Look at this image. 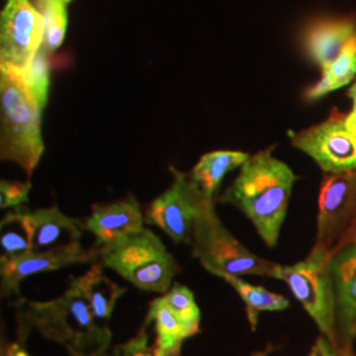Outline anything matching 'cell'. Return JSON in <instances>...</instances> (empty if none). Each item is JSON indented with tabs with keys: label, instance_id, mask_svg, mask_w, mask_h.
Instances as JSON below:
<instances>
[{
	"label": "cell",
	"instance_id": "cell-1",
	"mask_svg": "<svg viewBox=\"0 0 356 356\" xmlns=\"http://www.w3.org/2000/svg\"><path fill=\"white\" fill-rule=\"evenodd\" d=\"M17 334L22 342L31 331L64 347L69 356H99L113 341V331L95 317L81 289L70 281L61 296L48 301L16 302Z\"/></svg>",
	"mask_w": 356,
	"mask_h": 356
},
{
	"label": "cell",
	"instance_id": "cell-2",
	"mask_svg": "<svg viewBox=\"0 0 356 356\" xmlns=\"http://www.w3.org/2000/svg\"><path fill=\"white\" fill-rule=\"evenodd\" d=\"M272 148L254 153L239 168L238 177L216 198L247 216L268 247H276L294 182L292 168L276 159Z\"/></svg>",
	"mask_w": 356,
	"mask_h": 356
},
{
	"label": "cell",
	"instance_id": "cell-3",
	"mask_svg": "<svg viewBox=\"0 0 356 356\" xmlns=\"http://www.w3.org/2000/svg\"><path fill=\"white\" fill-rule=\"evenodd\" d=\"M42 108L20 76L0 66V159L20 166L31 177L45 149Z\"/></svg>",
	"mask_w": 356,
	"mask_h": 356
},
{
	"label": "cell",
	"instance_id": "cell-4",
	"mask_svg": "<svg viewBox=\"0 0 356 356\" xmlns=\"http://www.w3.org/2000/svg\"><path fill=\"white\" fill-rule=\"evenodd\" d=\"M216 200L206 198L195 218L191 234V254L211 275L272 277L277 264L243 245L216 214Z\"/></svg>",
	"mask_w": 356,
	"mask_h": 356
},
{
	"label": "cell",
	"instance_id": "cell-5",
	"mask_svg": "<svg viewBox=\"0 0 356 356\" xmlns=\"http://www.w3.org/2000/svg\"><path fill=\"white\" fill-rule=\"evenodd\" d=\"M99 263L143 292L165 294L179 272L175 256L151 229L126 235L98 247Z\"/></svg>",
	"mask_w": 356,
	"mask_h": 356
},
{
	"label": "cell",
	"instance_id": "cell-6",
	"mask_svg": "<svg viewBox=\"0 0 356 356\" xmlns=\"http://www.w3.org/2000/svg\"><path fill=\"white\" fill-rule=\"evenodd\" d=\"M332 252L314 244L307 257L292 264H277L273 279L284 281L319 330L337 347L335 296L330 272Z\"/></svg>",
	"mask_w": 356,
	"mask_h": 356
},
{
	"label": "cell",
	"instance_id": "cell-7",
	"mask_svg": "<svg viewBox=\"0 0 356 356\" xmlns=\"http://www.w3.org/2000/svg\"><path fill=\"white\" fill-rule=\"evenodd\" d=\"M45 35L44 17L29 0H7L0 15V66L24 72L38 51Z\"/></svg>",
	"mask_w": 356,
	"mask_h": 356
},
{
	"label": "cell",
	"instance_id": "cell-8",
	"mask_svg": "<svg viewBox=\"0 0 356 356\" xmlns=\"http://www.w3.org/2000/svg\"><path fill=\"white\" fill-rule=\"evenodd\" d=\"M169 170L172 184L149 204L145 223L163 229L175 243L191 244L195 218L207 197L188 173L175 166Z\"/></svg>",
	"mask_w": 356,
	"mask_h": 356
},
{
	"label": "cell",
	"instance_id": "cell-9",
	"mask_svg": "<svg viewBox=\"0 0 356 356\" xmlns=\"http://www.w3.org/2000/svg\"><path fill=\"white\" fill-rule=\"evenodd\" d=\"M289 138L293 147L312 157L325 173L356 172V138L338 110L316 126L289 131Z\"/></svg>",
	"mask_w": 356,
	"mask_h": 356
},
{
	"label": "cell",
	"instance_id": "cell-10",
	"mask_svg": "<svg viewBox=\"0 0 356 356\" xmlns=\"http://www.w3.org/2000/svg\"><path fill=\"white\" fill-rule=\"evenodd\" d=\"M97 261H99L98 250H88L82 247L81 242L49 250H29L15 256H1V297L20 296V284L33 275L53 272L76 264H94Z\"/></svg>",
	"mask_w": 356,
	"mask_h": 356
},
{
	"label": "cell",
	"instance_id": "cell-11",
	"mask_svg": "<svg viewBox=\"0 0 356 356\" xmlns=\"http://www.w3.org/2000/svg\"><path fill=\"white\" fill-rule=\"evenodd\" d=\"M356 218V172L327 175L319 193L316 244L335 252Z\"/></svg>",
	"mask_w": 356,
	"mask_h": 356
},
{
	"label": "cell",
	"instance_id": "cell-12",
	"mask_svg": "<svg viewBox=\"0 0 356 356\" xmlns=\"http://www.w3.org/2000/svg\"><path fill=\"white\" fill-rule=\"evenodd\" d=\"M335 296L337 348L341 356L353 355L356 339V244L337 250L330 259Z\"/></svg>",
	"mask_w": 356,
	"mask_h": 356
},
{
	"label": "cell",
	"instance_id": "cell-13",
	"mask_svg": "<svg viewBox=\"0 0 356 356\" xmlns=\"http://www.w3.org/2000/svg\"><path fill=\"white\" fill-rule=\"evenodd\" d=\"M83 220L85 229L94 235L95 244L102 247L144 229L145 216L135 195H128L110 204H94Z\"/></svg>",
	"mask_w": 356,
	"mask_h": 356
},
{
	"label": "cell",
	"instance_id": "cell-14",
	"mask_svg": "<svg viewBox=\"0 0 356 356\" xmlns=\"http://www.w3.org/2000/svg\"><path fill=\"white\" fill-rule=\"evenodd\" d=\"M23 216L31 236L32 250H49L81 241L85 220L65 216L57 207L29 210L22 206Z\"/></svg>",
	"mask_w": 356,
	"mask_h": 356
},
{
	"label": "cell",
	"instance_id": "cell-15",
	"mask_svg": "<svg viewBox=\"0 0 356 356\" xmlns=\"http://www.w3.org/2000/svg\"><path fill=\"white\" fill-rule=\"evenodd\" d=\"M354 36H356L354 19L321 20L307 28L304 47L307 56L325 70L338 58L344 45Z\"/></svg>",
	"mask_w": 356,
	"mask_h": 356
},
{
	"label": "cell",
	"instance_id": "cell-16",
	"mask_svg": "<svg viewBox=\"0 0 356 356\" xmlns=\"http://www.w3.org/2000/svg\"><path fill=\"white\" fill-rule=\"evenodd\" d=\"M70 281L83 293L95 317L106 323L113 317L116 302L127 291L104 275L99 261L94 263L86 273L72 277Z\"/></svg>",
	"mask_w": 356,
	"mask_h": 356
},
{
	"label": "cell",
	"instance_id": "cell-17",
	"mask_svg": "<svg viewBox=\"0 0 356 356\" xmlns=\"http://www.w3.org/2000/svg\"><path fill=\"white\" fill-rule=\"evenodd\" d=\"M250 156L251 154L243 151L231 149L204 153L188 175L201 188L206 197L216 200L223 178L229 172L241 168Z\"/></svg>",
	"mask_w": 356,
	"mask_h": 356
},
{
	"label": "cell",
	"instance_id": "cell-18",
	"mask_svg": "<svg viewBox=\"0 0 356 356\" xmlns=\"http://www.w3.org/2000/svg\"><path fill=\"white\" fill-rule=\"evenodd\" d=\"M147 322H152L156 332V356H179L184 342L191 338L184 323L166 305L163 296L154 298L147 314Z\"/></svg>",
	"mask_w": 356,
	"mask_h": 356
},
{
	"label": "cell",
	"instance_id": "cell-19",
	"mask_svg": "<svg viewBox=\"0 0 356 356\" xmlns=\"http://www.w3.org/2000/svg\"><path fill=\"white\" fill-rule=\"evenodd\" d=\"M356 76V36L351 38L338 56L325 70H322V78L307 90L306 99L317 101L319 98L330 94L335 90L342 89L348 85Z\"/></svg>",
	"mask_w": 356,
	"mask_h": 356
},
{
	"label": "cell",
	"instance_id": "cell-20",
	"mask_svg": "<svg viewBox=\"0 0 356 356\" xmlns=\"http://www.w3.org/2000/svg\"><path fill=\"white\" fill-rule=\"evenodd\" d=\"M223 280L229 282V285L235 289V292L241 296L243 302L245 304L247 318L252 330L256 329L260 313L279 312L291 305L286 297L277 293L269 292L263 286L252 285L243 280L239 276H226L223 277Z\"/></svg>",
	"mask_w": 356,
	"mask_h": 356
},
{
	"label": "cell",
	"instance_id": "cell-21",
	"mask_svg": "<svg viewBox=\"0 0 356 356\" xmlns=\"http://www.w3.org/2000/svg\"><path fill=\"white\" fill-rule=\"evenodd\" d=\"M66 6L65 0H36V8L45 23L42 49L47 53L57 51L64 42L67 26Z\"/></svg>",
	"mask_w": 356,
	"mask_h": 356
},
{
	"label": "cell",
	"instance_id": "cell-22",
	"mask_svg": "<svg viewBox=\"0 0 356 356\" xmlns=\"http://www.w3.org/2000/svg\"><path fill=\"white\" fill-rule=\"evenodd\" d=\"M1 256H15L32 250L29 231L22 211V206L15 207L0 223Z\"/></svg>",
	"mask_w": 356,
	"mask_h": 356
},
{
	"label": "cell",
	"instance_id": "cell-23",
	"mask_svg": "<svg viewBox=\"0 0 356 356\" xmlns=\"http://www.w3.org/2000/svg\"><path fill=\"white\" fill-rule=\"evenodd\" d=\"M163 298L166 305L172 309V312L184 323L191 338L197 335L201 325V310L195 301L194 293L188 286L173 282L170 289L163 294Z\"/></svg>",
	"mask_w": 356,
	"mask_h": 356
},
{
	"label": "cell",
	"instance_id": "cell-24",
	"mask_svg": "<svg viewBox=\"0 0 356 356\" xmlns=\"http://www.w3.org/2000/svg\"><path fill=\"white\" fill-rule=\"evenodd\" d=\"M16 73L23 79L26 89L29 90L32 97L36 99L38 106L44 110L49 98V85H51L48 53L41 48V51H38L32 65L24 72L22 73L16 72Z\"/></svg>",
	"mask_w": 356,
	"mask_h": 356
},
{
	"label": "cell",
	"instance_id": "cell-25",
	"mask_svg": "<svg viewBox=\"0 0 356 356\" xmlns=\"http://www.w3.org/2000/svg\"><path fill=\"white\" fill-rule=\"evenodd\" d=\"M148 322L144 321L140 330L124 343L110 346L99 356H156L154 346L149 343V335L147 331Z\"/></svg>",
	"mask_w": 356,
	"mask_h": 356
},
{
	"label": "cell",
	"instance_id": "cell-26",
	"mask_svg": "<svg viewBox=\"0 0 356 356\" xmlns=\"http://www.w3.org/2000/svg\"><path fill=\"white\" fill-rule=\"evenodd\" d=\"M31 191L29 182L20 181H6L0 182V207L1 209H15L28 202Z\"/></svg>",
	"mask_w": 356,
	"mask_h": 356
},
{
	"label": "cell",
	"instance_id": "cell-27",
	"mask_svg": "<svg viewBox=\"0 0 356 356\" xmlns=\"http://www.w3.org/2000/svg\"><path fill=\"white\" fill-rule=\"evenodd\" d=\"M307 356H341L338 348L326 335H321Z\"/></svg>",
	"mask_w": 356,
	"mask_h": 356
},
{
	"label": "cell",
	"instance_id": "cell-28",
	"mask_svg": "<svg viewBox=\"0 0 356 356\" xmlns=\"http://www.w3.org/2000/svg\"><path fill=\"white\" fill-rule=\"evenodd\" d=\"M1 356H31V354L23 346V342H13L7 346H3Z\"/></svg>",
	"mask_w": 356,
	"mask_h": 356
},
{
	"label": "cell",
	"instance_id": "cell-29",
	"mask_svg": "<svg viewBox=\"0 0 356 356\" xmlns=\"http://www.w3.org/2000/svg\"><path fill=\"white\" fill-rule=\"evenodd\" d=\"M347 244H356V218L354 219V222H353L351 227H350L348 231L346 232V235H344L343 239H342V242H341V244H339L338 250H339L341 247L347 245Z\"/></svg>",
	"mask_w": 356,
	"mask_h": 356
},
{
	"label": "cell",
	"instance_id": "cell-30",
	"mask_svg": "<svg viewBox=\"0 0 356 356\" xmlns=\"http://www.w3.org/2000/svg\"><path fill=\"white\" fill-rule=\"evenodd\" d=\"M346 126L348 128V131L356 138V102L350 111V114L346 115Z\"/></svg>",
	"mask_w": 356,
	"mask_h": 356
},
{
	"label": "cell",
	"instance_id": "cell-31",
	"mask_svg": "<svg viewBox=\"0 0 356 356\" xmlns=\"http://www.w3.org/2000/svg\"><path fill=\"white\" fill-rule=\"evenodd\" d=\"M348 97L353 99V102H356V82L351 86V89L348 90Z\"/></svg>",
	"mask_w": 356,
	"mask_h": 356
},
{
	"label": "cell",
	"instance_id": "cell-32",
	"mask_svg": "<svg viewBox=\"0 0 356 356\" xmlns=\"http://www.w3.org/2000/svg\"><path fill=\"white\" fill-rule=\"evenodd\" d=\"M268 351H269V348H267L266 351H256L251 356H268Z\"/></svg>",
	"mask_w": 356,
	"mask_h": 356
},
{
	"label": "cell",
	"instance_id": "cell-33",
	"mask_svg": "<svg viewBox=\"0 0 356 356\" xmlns=\"http://www.w3.org/2000/svg\"><path fill=\"white\" fill-rule=\"evenodd\" d=\"M70 1H72V0H65V3H66V4H69Z\"/></svg>",
	"mask_w": 356,
	"mask_h": 356
},
{
	"label": "cell",
	"instance_id": "cell-34",
	"mask_svg": "<svg viewBox=\"0 0 356 356\" xmlns=\"http://www.w3.org/2000/svg\"><path fill=\"white\" fill-rule=\"evenodd\" d=\"M351 356H354V355H351Z\"/></svg>",
	"mask_w": 356,
	"mask_h": 356
}]
</instances>
